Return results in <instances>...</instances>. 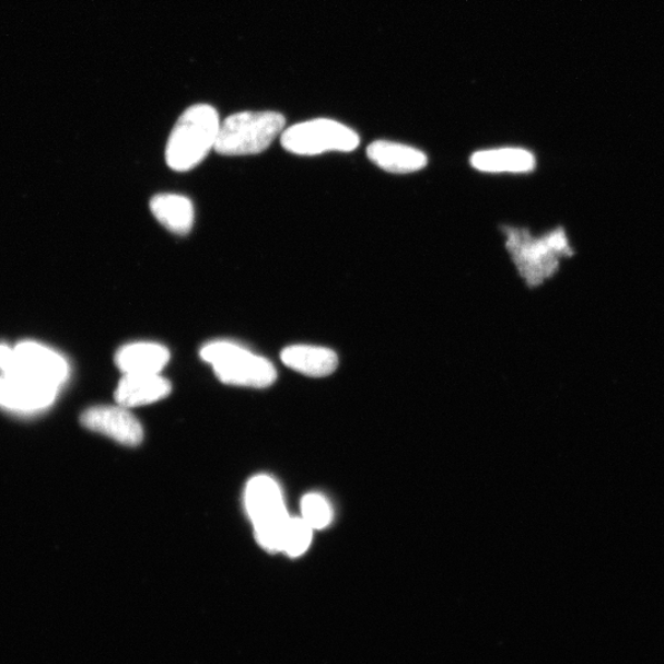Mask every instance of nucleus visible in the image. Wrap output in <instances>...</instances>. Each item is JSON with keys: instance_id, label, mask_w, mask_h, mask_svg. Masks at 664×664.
Instances as JSON below:
<instances>
[{"instance_id": "2", "label": "nucleus", "mask_w": 664, "mask_h": 664, "mask_svg": "<svg viewBox=\"0 0 664 664\" xmlns=\"http://www.w3.org/2000/svg\"><path fill=\"white\" fill-rule=\"evenodd\" d=\"M221 124L213 106L198 104L188 107L168 137L165 150L168 167L184 173L205 161L215 148Z\"/></svg>"}, {"instance_id": "9", "label": "nucleus", "mask_w": 664, "mask_h": 664, "mask_svg": "<svg viewBox=\"0 0 664 664\" xmlns=\"http://www.w3.org/2000/svg\"><path fill=\"white\" fill-rule=\"evenodd\" d=\"M55 386L18 378L3 374L0 376V405L22 412H33L47 408L58 394Z\"/></svg>"}, {"instance_id": "11", "label": "nucleus", "mask_w": 664, "mask_h": 664, "mask_svg": "<svg viewBox=\"0 0 664 664\" xmlns=\"http://www.w3.org/2000/svg\"><path fill=\"white\" fill-rule=\"evenodd\" d=\"M366 155L383 171L392 174H410L428 165V155L410 145L389 141H375L366 148Z\"/></svg>"}, {"instance_id": "7", "label": "nucleus", "mask_w": 664, "mask_h": 664, "mask_svg": "<svg viewBox=\"0 0 664 664\" xmlns=\"http://www.w3.org/2000/svg\"><path fill=\"white\" fill-rule=\"evenodd\" d=\"M286 151L295 155H319L328 152L349 153L360 145L352 128L329 118L293 125L281 135Z\"/></svg>"}, {"instance_id": "10", "label": "nucleus", "mask_w": 664, "mask_h": 664, "mask_svg": "<svg viewBox=\"0 0 664 664\" xmlns=\"http://www.w3.org/2000/svg\"><path fill=\"white\" fill-rule=\"evenodd\" d=\"M172 392V385L160 374H124L118 383L115 399L123 408L160 401Z\"/></svg>"}, {"instance_id": "4", "label": "nucleus", "mask_w": 664, "mask_h": 664, "mask_svg": "<svg viewBox=\"0 0 664 664\" xmlns=\"http://www.w3.org/2000/svg\"><path fill=\"white\" fill-rule=\"evenodd\" d=\"M245 509L260 547L269 552H281L291 517L286 510L279 484L267 475L253 478L245 490Z\"/></svg>"}, {"instance_id": "14", "label": "nucleus", "mask_w": 664, "mask_h": 664, "mask_svg": "<svg viewBox=\"0 0 664 664\" xmlns=\"http://www.w3.org/2000/svg\"><path fill=\"white\" fill-rule=\"evenodd\" d=\"M281 359L295 372L310 376H326L339 365L337 354L326 347L295 345L282 351Z\"/></svg>"}, {"instance_id": "17", "label": "nucleus", "mask_w": 664, "mask_h": 664, "mask_svg": "<svg viewBox=\"0 0 664 664\" xmlns=\"http://www.w3.org/2000/svg\"><path fill=\"white\" fill-rule=\"evenodd\" d=\"M333 509L328 500L319 493H308L302 500V519L313 529H324L333 521Z\"/></svg>"}, {"instance_id": "5", "label": "nucleus", "mask_w": 664, "mask_h": 664, "mask_svg": "<svg viewBox=\"0 0 664 664\" xmlns=\"http://www.w3.org/2000/svg\"><path fill=\"white\" fill-rule=\"evenodd\" d=\"M201 359L213 366L218 380L225 384L266 388L277 378L273 364L231 341H214L201 350Z\"/></svg>"}, {"instance_id": "13", "label": "nucleus", "mask_w": 664, "mask_h": 664, "mask_svg": "<svg viewBox=\"0 0 664 664\" xmlns=\"http://www.w3.org/2000/svg\"><path fill=\"white\" fill-rule=\"evenodd\" d=\"M470 164L482 173L525 174L534 171L537 161L533 153L522 148H500L474 153Z\"/></svg>"}, {"instance_id": "16", "label": "nucleus", "mask_w": 664, "mask_h": 664, "mask_svg": "<svg viewBox=\"0 0 664 664\" xmlns=\"http://www.w3.org/2000/svg\"><path fill=\"white\" fill-rule=\"evenodd\" d=\"M313 528L303 519H291L283 537L282 552L290 558H300L308 550L313 539Z\"/></svg>"}, {"instance_id": "8", "label": "nucleus", "mask_w": 664, "mask_h": 664, "mask_svg": "<svg viewBox=\"0 0 664 664\" xmlns=\"http://www.w3.org/2000/svg\"><path fill=\"white\" fill-rule=\"evenodd\" d=\"M82 423L88 430L107 435L126 445L142 442L143 430L135 416L123 406H98L86 410Z\"/></svg>"}, {"instance_id": "6", "label": "nucleus", "mask_w": 664, "mask_h": 664, "mask_svg": "<svg viewBox=\"0 0 664 664\" xmlns=\"http://www.w3.org/2000/svg\"><path fill=\"white\" fill-rule=\"evenodd\" d=\"M0 370L59 389L68 378L69 366L61 354L36 342H22L12 347L0 345Z\"/></svg>"}, {"instance_id": "3", "label": "nucleus", "mask_w": 664, "mask_h": 664, "mask_svg": "<svg viewBox=\"0 0 664 664\" xmlns=\"http://www.w3.org/2000/svg\"><path fill=\"white\" fill-rule=\"evenodd\" d=\"M286 118L275 112H244L221 124L214 151L221 155L260 154L283 133Z\"/></svg>"}, {"instance_id": "1", "label": "nucleus", "mask_w": 664, "mask_h": 664, "mask_svg": "<svg viewBox=\"0 0 664 664\" xmlns=\"http://www.w3.org/2000/svg\"><path fill=\"white\" fill-rule=\"evenodd\" d=\"M505 247L525 283L538 287L558 272L560 260L573 255L563 228L537 237L525 228L503 226Z\"/></svg>"}, {"instance_id": "12", "label": "nucleus", "mask_w": 664, "mask_h": 664, "mask_svg": "<svg viewBox=\"0 0 664 664\" xmlns=\"http://www.w3.org/2000/svg\"><path fill=\"white\" fill-rule=\"evenodd\" d=\"M171 360L166 347L154 342H135L121 347L115 361L124 374H160Z\"/></svg>"}, {"instance_id": "15", "label": "nucleus", "mask_w": 664, "mask_h": 664, "mask_svg": "<svg viewBox=\"0 0 664 664\" xmlns=\"http://www.w3.org/2000/svg\"><path fill=\"white\" fill-rule=\"evenodd\" d=\"M151 211L167 231L177 235L191 232L195 221V208L187 197L175 194H161L152 198Z\"/></svg>"}]
</instances>
